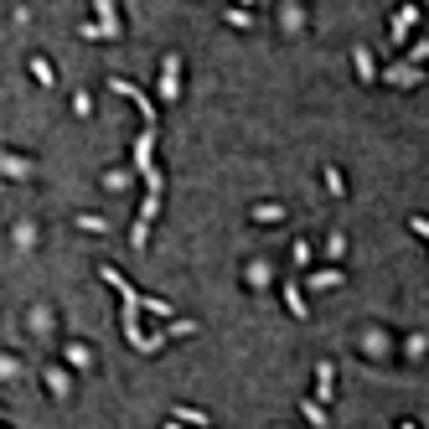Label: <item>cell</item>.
I'll use <instances>...</instances> for the list:
<instances>
[{
    "label": "cell",
    "mask_w": 429,
    "mask_h": 429,
    "mask_svg": "<svg viewBox=\"0 0 429 429\" xmlns=\"http://www.w3.org/2000/svg\"><path fill=\"white\" fill-rule=\"evenodd\" d=\"M414 21H419V6H404V10H398V16H393V42H398V36L409 31Z\"/></svg>",
    "instance_id": "cell-2"
},
{
    "label": "cell",
    "mask_w": 429,
    "mask_h": 429,
    "mask_svg": "<svg viewBox=\"0 0 429 429\" xmlns=\"http://www.w3.org/2000/svg\"><path fill=\"white\" fill-rule=\"evenodd\" d=\"M99 16H103V31L99 36H119V10H114V0H94Z\"/></svg>",
    "instance_id": "cell-1"
}]
</instances>
